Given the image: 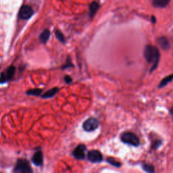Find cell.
<instances>
[{
    "instance_id": "cell-1",
    "label": "cell",
    "mask_w": 173,
    "mask_h": 173,
    "mask_svg": "<svg viewBox=\"0 0 173 173\" xmlns=\"http://www.w3.org/2000/svg\"><path fill=\"white\" fill-rule=\"evenodd\" d=\"M143 55L148 63L152 64V67L150 70L151 72H152L156 69L159 62L160 56L159 49L156 46L147 45L145 47Z\"/></svg>"
},
{
    "instance_id": "cell-2",
    "label": "cell",
    "mask_w": 173,
    "mask_h": 173,
    "mask_svg": "<svg viewBox=\"0 0 173 173\" xmlns=\"http://www.w3.org/2000/svg\"><path fill=\"white\" fill-rule=\"evenodd\" d=\"M14 173H33V169L28 160L25 159L18 160L14 168Z\"/></svg>"
},
{
    "instance_id": "cell-3",
    "label": "cell",
    "mask_w": 173,
    "mask_h": 173,
    "mask_svg": "<svg viewBox=\"0 0 173 173\" xmlns=\"http://www.w3.org/2000/svg\"><path fill=\"white\" fill-rule=\"evenodd\" d=\"M120 139L124 143L131 145L132 146L137 147L140 144L139 139L138 138L137 135L131 132H124L120 137Z\"/></svg>"
},
{
    "instance_id": "cell-4",
    "label": "cell",
    "mask_w": 173,
    "mask_h": 173,
    "mask_svg": "<svg viewBox=\"0 0 173 173\" xmlns=\"http://www.w3.org/2000/svg\"><path fill=\"white\" fill-rule=\"evenodd\" d=\"M15 72H16V67L14 66H10L5 69V71L2 72L0 76V84H4L12 80L14 77Z\"/></svg>"
},
{
    "instance_id": "cell-5",
    "label": "cell",
    "mask_w": 173,
    "mask_h": 173,
    "mask_svg": "<svg viewBox=\"0 0 173 173\" xmlns=\"http://www.w3.org/2000/svg\"><path fill=\"white\" fill-rule=\"evenodd\" d=\"M100 125L98 120L95 118H89L83 122V128L85 131L91 132L97 129Z\"/></svg>"
},
{
    "instance_id": "cell-6",
    "label": "cell",
    "mask_w": 173,
    "mask_h": 173,
    "mask_svg": "<svg viewBox=\"0 0 173 173\" xmlns=\"http://www.w3.org/2000/svg\"><path fill=\"white\" fill-rule=\"evenodd\" d=\"M34 14L33 8L29 5H23L19 11L18 17L22 20H28Z\"/></svg>"
},
{
    "instance_id": "cell-7",
    "label": "cell",
    "mask_w": 173,
    "mask_h": 173,
    "mask_svg": "<svg viewBox=\"0 0 173 173\" xmlns=\"http://www.w3.org/2000/svg\"><path fill=\"white\" fill-rule=\"evenodd\" d=\"M87 159L92 163H100L103 160V156L100 151L91 150L88 152Z\"/></svg>"
},
{
    "instance_id": "cell-8",
    "label": "cell",
    "mask_w": 173,
    "mask_h": 173,
    "mask_svg": "<svg viewBox=\"0 0 173 173\" xmlns=\"http://www.w3.org/2000/svg\"><path fill=\"white\" fill-rule=\"evenodd\" d=\"M86 146L85 145L80 144L73 151L72 155L77 160H83L85 157Z\"/></svg>"
},
{
    "instance_id": "cell-9",
    "label": "cell",
    "mask_w": 173,
    "mask_h": 173,
    "mask_svg": "<svg viewBox=\"0 0 173 173\" xmlns=\"http://www.w3.org/2000/svg\"><path fill=\"white\" fill-rule=\"evenodd\" d=\"M32 161L36 166H39L43 164V155L41 151H37L34 154L32 157Z\"/></svg>"
},
{
    "instance_id": "cell-10",
    "label": "cell",
    "mask_w": 173,
    "mask_h": 173,
    "mask_svg": "<svg viewBox=\"0 0 173 173\" xmlns=\"http://www.w3.org/2000/svg\"><path fill=\"white\" fill-rule=\"evenodd\" d=\"M49 37H50V31L48 29H45L40 34L39 40L43 44H46V43L48 41Z\"/></svg>"
},
{
    "instance_id": "cell-11",
    "label": "cell",
    "mask_w": 173,
    "mask_h": 173,
    "mask_svg": "<svg viewBox=\"0 0 173 173\" xmlns=\"http://www.w3.org/2000/svg\"><path fill=\"white\" fill-rule=\"evenodd\" d=\"M99 8H100V4L97 2H94L89 5V16L91 18H93L95 16Z\"/></svg>"
},
{
    "instance_id": "cell-12",
    "label": "cell",
    "mask_w": 173,
    "mask_h": 173,
    "mask_svg": "<svg viewBox=\"0 0 173 173\" xmlns=\"http://www.w3.org/2000/svg\"><path fill=\"white\" fill-rule=\"evenodd\" d=\"M59 91V89L58 87H54L51 89H49L47 92H45L44 94L42 95V98L43 99H48V98H51L53 97L54 96H55V94Z\"/></svg>"
},
{
    "instance_id": "cell-13",
    "label": "cell",
    "mask_w": 173,
    "mask_h": 173,
    "mask_svg": "<svg viewBox=\"0 0 173 173\" xmlns=\"http://www.w3.org/2000/svg\"><path fill=\"white\" fill-rule=\"evenodd\" d=\"M170 3V1L168 0H154L152 2V4L156 8H163L166 7Z\"/></svg>"
},
{
    "instance_id": "cell-14",
    "label": "cell",
    "mask_w": 173,
    "mask_h": 173,
    "mask_svg": "<svg viewBox=\"0 0 173 173\" xmlns=\"http://www.w3.org/2000/svg\"><path fill=\"white\" fill-rule=\"evenodd\" d=\"M157 43H158L159 45L164 49H167L170 48V43L166 37H160L157 39Z\"/></svg>"
},
{
    "instance_id": "cell-15",
    "label": "cell",
    "mask_w": 173,
    "mask_h": 173,
    "mask_svg": "<svg viewBox=\"0 0 173 173\" xmlns=\"http://www.w3.org/2000/svg\"><path fill=\"white\" fill-rule=\"evenodd\" d=\"M142 168L147 173H155V167L151 164L144 163L142 164Z\"/></svg>"
},
{
    "instance_id": "cell-16",
    "label": "cell",
    "mask_w": 173,
    "mask_h": 173,
    "mask_svg": "<svg viewBox=\"0 0 173 173\" xmlns=\"http://www.w3.org/2000/svg\"><path fill=\"white\" fill-rule=\"evenodd\" d=\"M173 80V75H169L167 76L166 77H165L164 79H163L161 82H160V85H159V88H162L164 87V86H165L166 85H168V83H171Z\"/></svg>"
},
{
    "instance_id": "cell-17",
    "label": "cell",
    "mask_w": 173,
    "mask_h": 173,
    "mask_svg": "<svg viewBox=\"0 0 173 173\" xmlns=\"http://www.w3.org/2000/svg\"><path fill=\"white\" fill-rule=\"evenodd\" d=\"M43 90L41 89H30L26 91V94L29 95H34V96H39Z\"/></svg>"
},
{
    "instance_id": "cell-18",
    "label": "cell",
    "mask_w": 173,
    "mask_h": 173,
    "mask_svg": "<svg viewBox=\"0 0 173 173\" xmlns=\"http://www.w3.org/2000/svg\"><path fill=\"white\" fill-rule=\"evenodd\" d=\"M107 162L109 163L110 164L115 166V167H117V168L120 167L122 165V164L120 163L119 161H117L116 160L112 158V157H108Z\"/></svg>"
},
{
    "instance_id": "cell-19",
    "label": "cell",
    "mask_w": 173,
    "mask_h": 173,
    "mask_svg": "<svg viewBox=\"0 0 173 173\" xmlns=\"http://www.w3.org/2000/svg\"><path fill=\"white\" fill-rule=\"evenodd\" d=\"M55 35L56 37V38L58 39V41H60L61 43H64L66 42V39H65V37L63 35V33L61 31H60L59 30H55Z\"/></svg>"
},
{
    "instance_id": "cell-20",
    "label": "cell",
    "mask_w": 173,
    "mask_h": 173,
    "mask_svg": "<svg viewBox=\"0 0 173 173\" xmlns=\"http://www.w3.org/2000/svg\"><path fill=\"white\" fill-rule=\"evenodd\" d=\"M162 145V141L161 140H155L153 141L152 144H151V149L152 150H157L160 146Z\"/></svg>"
},
{
    "instance_id": "cell-21",
    "label": "cell",
    "mask_w": 173,
    "mask_h": 173,
    "mask_svg": "<svg viewBox=\"0 0 173 173\" xmlns=\"http://www.w3.org/2000/svg\"><path fill=\"white\" fill-rule=\"evenodd\" d=\"M74 66V65L72 64V62H71V60L70 59H69L67 60V62L66 64H65L63 67H62V69H69V68L70 67H73Z\"/></svg>"
},
{
    "instance_id": "cell-22",
    "label": "cell",
    "mask_w": 173,
    "mask_h": 173,
    "mask_svg": "<svg viewBox=\"0 0 173 173\" xmlns=\"http://www.w3.org/2000/svg\"><path fill=\"white\" fill-rule=\"evenodd\" d=\"M64 81L65 82H66V83H68V84H69V83H72V79L71 78V77L70 76H66L64 77Z\"/></svg>"
},
{
    "instance_id": "cell-23",
    "label": "cell",
    "mask_w": 173,
    "mask_h": 173,
    "mask_svg": "<svg viewBox=\"0 0 173 173\" xmlns=\"http://www.w3.org/2000/svg\"><path fill=\"white\" fill-rule=\"evenodd\" d=\"M151 22H152L153 23H156V18L154 17V16L151 17Z\"/></svg>"
},
{
    "instance_id": "cell-24",
    "label": "cell",
    "mask_w": 173,
    "mask_h": 173,
    "mask_svg": "<svg viewBox=\"0 0 173 173\" xmlns=\"http://www.w3.org/2000/svg\"><path fill=\"white\" fill-rule=\"evenodd\" d=\"M170 112H171V114L173 116V107L171 108V110H170Z\"/></svg>"
}]
</instances>
